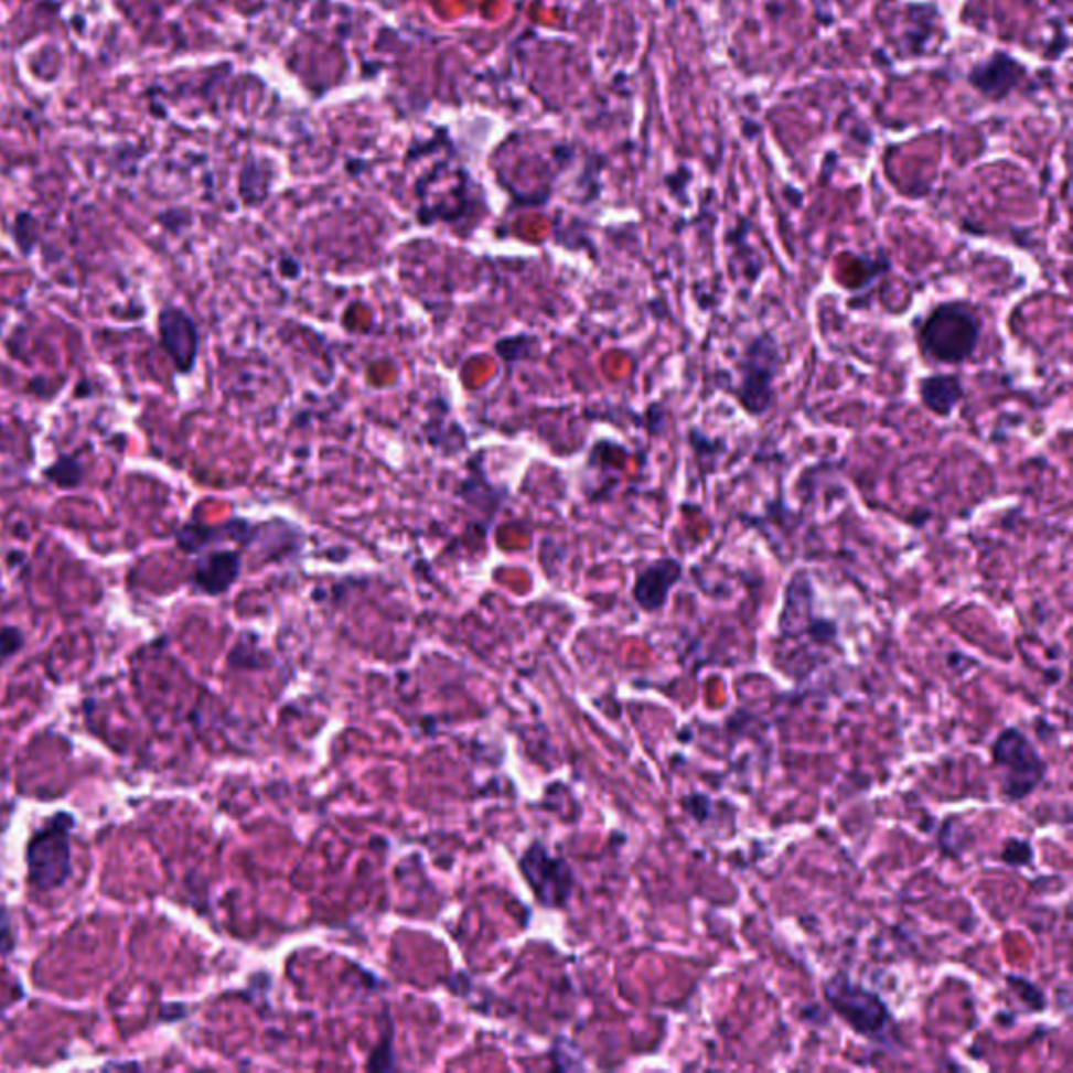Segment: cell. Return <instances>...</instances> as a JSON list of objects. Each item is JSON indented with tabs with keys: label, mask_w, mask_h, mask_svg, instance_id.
Returning <instances> with one entry per match:
<instances>
[{
	"label": "cell",
	"mask_w": 1073,
	"mask_h": 1073,
	"mask_svg": "<svg viewBox=\"0 0 1073 1073\" xmlns=\"http://www.w3.org/2000/svg\"><path fill=\"white\" fill-rule=\"evenodd\" d=\"M981 316L967 300L940 302L916 325V344L929 363L961 365L975 355Z\"/></svg>",
	"instance_id": "cell-1"
},
{
	"label": "cell",
	"mask_w": 1073,
	"mask_h": 1073,
	"mask_svg": "<svg viewBox=\"0 0 1073 1073\" xmlns=\"http://www.w3.org/2000/svg\"><path fill=\"white\" fill-rule=\"evenodd\" d=\"M822 989L828 1007L858 1036L887 1049L900 1044V1026L877 991L863 988L845 973H835Z\"/></svg>",
	"instance_id": "cell-2"
},
{
	"label": "cell",
	"mask_w": 1073,
	"mask_h": 1073,
	"mask_svg": "<svg viewBox=\"0 0 1073 1073\" xmlns=\"http://www.w3.org/2000/svg\"><path fill=\"white\" fill-rule=\"evenodd\" d=\"M994 765L1000 770L1002 800L1019 803L1044 782L1049 765L1019 728H1005L991 744Z\"/></svg>",
	"instance_id": "cell-3"
},
{
	"label": "cell",
	"mask_w": 1073,
	"mask_h": 1073,
	"mask_svg": "<svg viewBox=\"0 0 1073 1073\" xmlns=\"http://www.w3.org/2000/svg\"><path fill=\"white\" fill-rule=\"evenodd\" d=\"M782 353L772 334L753 337L737 363V400L751 416L761 418L768 414L774 399V382L779 378Z\"/></svg>",
	"instance_id": "cell-4"
},
{
	"label": "cell",
	"mask_w": 1073,
	"mask_h": 1073,
	"mask_svg": "<svg viewBox=\"0 0 1073 1073\" xmlns=\"http://www.w3.org/2000/svg\"><path fill=\"white\" fill-rule=\"evenodd\" d=\"M814 586L805 570L793 575L784 593L780 614V635L784 640H809L816 646L837 644V625L830 619L814 614Z\"/></svg>",
	"instance_id": "cell-5"
},
{
	"label": "cell",
	"mask_w": 1073,
	"mask_h": 1073,
	"mask_svg": "<svg viewBox=\"0 0 1073 1073\" xmlns=\"http://www.w3.org/2000/svg\"><path fill=\"white\" fill-rule=\"evenodd\" d=\"M521 872L535 898L548 908H565L575 891V875L565 858H556L544 843H530L521 858Z\"/></svg>",
	"instance_id": "cell-6"
},
{
	"label": "cell",
	"mask_w": 1073,
	"mask_h": 1073,
	"mask_svg": "<svg viewBox=\"0 0 1073 1073\" xmlns=\"http://www.w3.org/2000/svg\"><path fill=\"white\" fill-rule=\"evenodd\" d=\"M158 334L174 369L191 374L200 357V328L193 316L181 307H164L158 315Z\"/></svg>",
	"instance_id": "cell-7"
},
{
	"label": "cell",
	"mask_w": 1073,
	"mask_h": 1073,
	"mask_svg": "<svg viewBox=\"0 0 1073 1073\" xmlns=\"http://www.w3.org/2000/svg\"><path fill=\"white\" fill-rule=\"evenodd\" d=\"M32 881L39 887H57L69 872V843L65 824L55 822L41 830L28 849Z\"/></svg>",
	"instance_id": "cell-8"
},
{
	"label": "cell",
	"mask_w": 1073,
	"mask_h": 1073,
	"mask_svg": "<svg viewBox=\"0 0 1073 1073\" xmlns=\"http://www.w3.org/2000/svg\"><path fill=\"white\" fill-rule=\"evenodd\" d=\"M244 569L242 549H204L193 565L191 586L204 595H223L239 581Z\"/></svg>",
	"instance_id": "cell-9"
},
{
	"label": "cell",
	"mask_w": 1073,
	"mask_h": 1073,
	"mask_svg": "<svg viewBox=\"0 0 1073 1073\" xmlns=\"http://www.w3.org/2000/svg\"><path fill=\"white\" fill-rule=\"evenodd\" d=\"M684 567L675 558H658L635 575L633 602L644 612L663 611L675 586L682 581Z\"/></svg>",
	"instance_id": "cell-10"
},
{
	"label": "cell",
	"mask_w": 1073,
	"mask_h": 1073,
	"mask_svg": "<svg viewBox=\"0 0 1073 1073\" xmlns=\"http://www.w3.org/2000/svg\"><path fill=\"white\" fill-rule=\"evenodd\" d=\"M919 397L926 411L940 418H949L965 399V386L956 374H933L919 382Z\"/></svg>",
	"instance_id": "cell-11"
},
{
	"label": "cell",
	"mask_w": 1073,
	"mask_h": 1073,
	"mask_svg": "<svg viewBox=\"0 0 1073 1073\" xmlns=\"http://www.w3.org/2000/svg\"><path fill=\"white\" fill-rule=\"evenodd\" d=\"M468 470H472V474L460 486V497H462L463 504L472 507V509L484 512L491 521L493 516H497L500 507L507 500V493H505V489H497L486 481V474L483 470V453L470 460Z\"/></svg>",
	"instance_id": "cell-12"
},
{
	"label": "cell",
	"mask_w": 1073,
	"mask_h": 1073,
	"mask_svg": "<svg viewBox=\"0 0 1073 1073\" xmlns=\"http://www.w3.org/2000/svg\"><path fill=\"white\" fill-rule=\"evenodd\" d=\"M495 353L502 357L507 367V374L514 369L516 363L535 357L539 353V337L530 334H514L495 342Z\"/></svg>",
	"instance_id": "cell-13"
},
{
	"label": "cell",
	"mask_w": 1073,
	"mask_h": 1073,
	"mask_svg": "<svg viewBox=\"0 0 1073 1073\" xmlns=\"http://www.w3.org/2000/svg\"><path fill=\"white\" fill-rule=\"evenodd\" d=\"M44 476L62 489H76L83 484L85 472L83 465L74 458H60L51 468L44 470Z\"/></svg>",
	"instance_id": "cell-14"
},
{
	"label": "cell",
	"mask_w": 1073,
	"mask_h": 1073,
	"mask_svg": "<svg viewBox=\"0 0 1073 1073\" xmlns=\"http://www.w3.org/2000/svg\"><path fill=\"white\" fill-rule=\"evenodd\" d=\"M1000 858H1002V862L1015 866V868L1028 866V863L1033 862V845L1028 839L1010 837L1000 851Z\"/></svg>",
	"instance_id": "cell-15"
},
{
	"label": "cell",
	"mask_w": 1073,
	"mask_h": 1073,
	"mask_svg": "<svg viewBox=\"0 0 1073 1073\" xmlns=\"http://www.w3.org/2000/svg\"><path fill=\"white\" fill-rule=\"evenodd\" d=\"M1010 986L1015 988V991L1030 1005L1031 1010H1044L1047 1009V996L1042 994V989L1036 988L1033 984H1030L1028 979L1023 977H1015L1010 975L1009 979Z\"/></svg>",
	"instance_id": "cell-16"
},
{
	"label": "cell",
	"mask_w": 1073,
	"mask_h": 1073,
	"mask_svg": "<svg viewBox=\"0 0 1073 1073\" xmlns=\"http://www.w3.org/2000/svg\"><path fill=\"white\" fill-rule=\"evenodd\" d=\"M36 221L30 214H20L15 221V239L23 254H30L36 242Z\"/></svg>",
	"instance_id": "cell-17"
},
{
	"label": "cell",
	"mask_w": 1073,
	"mask_h": 1073,
	"mask_svg": "<svg viewBox=\"0 0 1073 1073\" xmlns=\"http://www.w3.org/2000/svg\"><path fill=\"white\" fill-rule=\"evenodd\" d=\"M684 807H686V812H688V814H690L695 820L707 822L709 820V816H711V807H713V805H711V800H709V797L695 793V795H688V797L684 800Z\"/></svg>",
	"instance_id": "cell-18"
},
{
	"label": "cell",
	"mask_w": 1073,
	"mask_h": 1073,
	"mask_svg": "<svg viewBox=\"0 0 1073 1073\" xmlns=\"http://www.w3.org/2000/svg\"><path fill=\"white\" fill-rule=\"evenodd\" d=\"M22 633L18 632V630H13V627H4V630L0 632V653L4 654V656H7V654L15 653V651L22 646Z\"/></svg>",
	"instance_id": "cell-19"
},
{
	"label": "cell",
	"mask_w": 1073,
	"mask_h": 1073,
	"mask_svg": "<svg viewBox=\"0 0 1073 1073\" xmlns=\"http://www.w3.org/2000/svg\"><path fill=\"white\" fill-rule=\"evenodd\" d=\"M279 271L286 279H298L302 275V265L298 262V258H294V256H283L279 260Z\"/></svg>",
	"instance_id": "cell-20"
}]
</instances>
